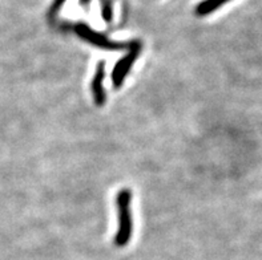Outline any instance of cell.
Instances as JSON below:
<instances>
[{
	"instance_id": "obj_3",
	"label": "cell",
	"mask_w": 262,
	"mask_h": 260,
	"mask_svg": "<svg viewBox=\"0 0 262 260\" xmlns=\"http://www.w3.org/2000/svg\"><path fill=\"white\" fill-rule=\"evenodd\" d=\"M73 32L76 33L77 36L81 37L83 40L88 41L90 44L95 46H99V48H103V50H121V48H125L128 46V44L125 43H117V41H112L106 36L101 35V33L96 32L95 30H92L90 26H86L84 23H77L73 26Z\"/></svg>"
},
{
	"instance_id": "obj_1",
	"label": "cell",
	"mask_w": 262,
	"mask_h": 260,
	"mask_svg": "<svg viewBox=\"0 0 262 260\" xmlns=\"http://www.w3.org/2000/svg\"><path fill=\"white\" fill-rule=\"evenodd\" d=\"M130 201L132 193L129 188H123L119 191L116 197L117 217H119V230L115 237V243L119 247H124L128 244L132 237V215H130Z\"/></svg>"
},
{
	"instance_id": "obj_6",
	"label": "cell",
	"mask_w": 262,
	"mask_h": 260,
	"mask_svg": "<svg viewBox=\"0 0 262 260\" xmlns=\"http://www.w3.org/2000/svg\"><path fill=\"white\" fill-rule=\"evenodd\" d=\"M101 2V16L105 20L106 23H111L113 17L112 6H111L110 0H100Z\"/></svg>"
},
{
	"instance_id": "obj_5",
	"label": "cell",
	"mask_w": 262,
	"mask_h": 260,
	"mask_svg": "<svg viewBox=\"0 0 262 260\" xmlns=\"http://www.w3.org/2000/svg\"><path fill=\"white\" fill-rule=\"evenodd\" d=\"M230 0H204L196 7V15L197 16H206V15L219 10L220 7L226 4Z\"/></svg>"
},
{
	"instance_id": "obj_7",
	"label": "cell",
	"mask_w": 262,
	"mask_h": 260,
	"mask_svg": "<svg viewBox=\"0 0 262 260\" xmlns=\"http://www.w3.org/2000/svg\"><path fill=\"white\" fill-rule=\"evenodd\" d=\"M66 2L67 0H55V2H53V4L51 6V8H50V13H48V17H50L51 20H55L57 12L61 10V7L64 6V3H66Z\"/></svg>"
},
{
	"instance_id": "obj_8",
	"label": "cell",
	"mask_w": 262,
	"mask_h": 260,
	"mask_svg": "<svg viewBox=\"0 0 262 260\" xmlns=\"http://www.w3.org/2000/svg\"><path fill=\"white\" fill-rule=\"evenodd\" d=\"M90 2H91V0H80V3L84 4V6H86V4L90 3Z\"/></svg>"
},
{
	"instance_id": "obj_4",
	"label": "cell",
	"mask_w": 262,
	"mask_h": 260,
	"mask_svg": "<svg viewBox=\"0 0 262 260\" xmlns=\"http://www.w3.org/2000/svg\"><path fill=\"white\" fill-rule=\"evenodd\" d=\"M104 77H105V61H99L96 66V73L92 79V94L93 100L96 102L97 106H103L106 101L105 89H104Z\"/></svg>"
},
{
	"instance_id": "obj_2",
	"label": "cell",
	"mask_w": 262,
	"mask_h": 260,
	"mask_svg": "<svg viewBox=\"0 0 262 260\" xmlns=\"http://www.w3.org/2000/svg\"><path fill=\"white\" fill-rule=\"evenodd\" d=\"M128 48H129V52L126 53L125 56L121 57V59L117 61L116 66L113 68L112 72V83L113 88L119 89L120 86L123 85L124 80L128 76L130 68L133 66V64L136 63L137 57H139L140 52H141V43L139 41H130L128 44Z\"/></svg>"
}]
</instances>
